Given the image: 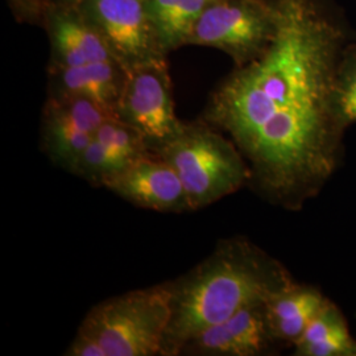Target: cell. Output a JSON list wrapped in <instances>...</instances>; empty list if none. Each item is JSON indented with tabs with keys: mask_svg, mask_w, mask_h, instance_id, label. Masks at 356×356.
I'll use <instances>...</instances> for the list:
<instances>
[{
	"mask_svg": "<svg viewBox=\"0 0 356 356\" xmlns=\"http://www.w3.org/2000/svg\"><path fill=\"white\" fill-rule=\"evenodd\" d=\"M276 1L275 38L216 86L201 119L241 151L259 197L298 211L342 161L335 81L346 35L317 0Z\"/></svg>",
	"mask_w": 356,
	"mask_h": 356,
	"instance_id": "cell-1",
	"label": "cell"
},
{
	"mask_svg": "<svg viewBox=\"0 0 356 356\" xmlns=\"http://www.w3.org/2000/svg\"><path fill=\"white\" fill-rule=\"evenodd\" d=\"M296 280L286 267L244 236L219 241L214 251L177 280L168 281L172 318L164 356H179L198 332L251 305L266 304Z\"/></svg>",
	"mask_w": 356,
	"mask_h": 356,
	"instance_id": "cell-2",
	"label": "cell"
},
{
	"mask_svg": "<svg viewBox=\"0 0 356 356\" xmlns=\"http://www.w3.org/2000/svg\"><path fill=\"white\" fill-rule=\"evenodd\" d=\"M152 153L176 170L193 211L216 204L250 182V169L241 151L202 119L185 123Z\"/></svg>",
	"mask_w": 356,
	"mask_h": 356,
	"instance_id": "cell-3",
	"label": "cell"
},
{
	"mask_svg": "<svg viewBox=\"0 0 356 356\" xmlns=\"http://www.w3.org/2000/svg\"><path fill=\"white\" fill-rule=\"evenodd\" d=\"M172 318L169 284L134 289L92 306L79 325L107 356H164Z\"/></svg>",
	"mask_w": 356,
	"mask_h": 356,
	"instance_id": "cell-4",
	"label": "cell"
},
{
	"mask_svg": "<svg viewBox=\"0 0 356 356\" xmlns=\"http://www.w3.org/2000/svg\"><path fill=\"white\" fill-rule=\"evenodd\" d=\"M277 26L276 0H216L197 22L188 45L225 51L242 66L267 49Z\"/></svg>",
	"mask_w": 356,
	"mask_h": 356,
	"instance_id": "cell-5",
	"label": "cell"
},
{
	"mask_svg": "<svg viewBox=\"0 0 356 356\" xmlns=\"http://www.w3.org/2000/svg\"><path fill=\"white\" fill-rule=\"evenodd\" d=\"M115 115L140 132L151 152L177 135L185 123L176 115L166 58L128 69Z\"/></svg>",
	"mask_w": 356,
	"mask_h": 356,
	"instance_id": "cell-6",
	"label": "cell"
},
{
	"mask_svg": "<svg viewBox=\"0 0 356 356\" xmlns=\"http://www.w3.org/2000/svg\"><path fill=\"white\" fill-rule=\"evenodd\" d=\"M126 70L166 58L148 0H83L76 6Z\"/></svg>",
	"mask_w": 356,
	"mask_h": 356,
	"instance_id": "cell-7",
	"label": "cell"
},
{
	"mask_svg": "<svg viewBox=\"0 0 356 356\" xmlns=\"http://www.w3.org/2000/svg\"><path fill=\"white\" fill-rule=\"evenodd\" d=\"M115 115L89 98L49 94L41 123V149L54 165L73 173L98 128Z\"/></svg>",
	"mask_w": 356,
	"mask_h": 356,
	"instance_id": "cell-8",
	"label": "cell"
},
{
	"mask_svg": "<svg viewBox=\"0 0 356 356\" xmlns=\"http://www.w3.org/2000/svg\"><path fill=\"white\" fill-rule=\"evenodd\" d=\"M103 188L141 209L175 214L193 211L176 170L152 152L110 178Z\"/></svg>",
	"mask_w": 356,
	"mask_h": 356,
	"instance_id": "cell-9",
	"label": "cell"
},
{
	"mask_svg": "<svg viewBox=\"0 0 356 356\" xmlns=\"http://www.w3.org/2000/svg\"><path fill=\"white\" fill-rule=\"evenodd\" d=\"M266 304L244 307L216 325L198 332L179 353L191 356H260L279 344L272 337Z\"/></svg>",
	"mask_w": 356,
	"mask_h": 356,
	"instance_id": "cell-10",
	"label": "cell"
},
{
	"mask_svg": "<svg viewBox=\"0 0 356 356\" xmlns=\"http://www.w3.org/2000/svg\"><path fill=\"white\" fill-rule=\"evenodd\" d=\"M149 152L140 132L114 116L98 128L72 175L103 188L110 178Z\"/></svg>",
	"mask_w": 356,
	"mask_h": 356,
	"instance_id": "cell-11",
	"label": "cell"
},
{
	"mask_svg": "<svg viewBox=\"0 0 356 356\" xmlns=\"http://www.w3.org/2000/svg\"><path fill=\"white\" fill-rule=\"evenodd\" d=\"M53 66L116 61L97 28L76 6L61 4L49 17Z\"/></svg>",
	"mask_w": 356,
	"mask_h": 356,
	"instance_id": "cell-12",
	"label": "cell"
},
{
	"mask_svg": "<svg viewBox=\"0 0 356 356\" xmlns=\"http://www.w3.org/2000/svg\"><path fill=\"white\" fill-rule=\"evenodd\" d=\"M126 76L127 70L118 61L89 63L81 66L51 65L49 94L89 98L115 115Z\"/></svg>",
	"mask_w": 356,
	"mask_h": 356,
	"instance_id": "cell-13",
	"label": "cell"
},
{
	"mask_svg": "<svg viewBox=\"0 0 356 356\" xmlns=\"http://www.w3.org/2000/svg\"><path fill=\"white\" fill-rule=\"evenodd\" d=\"M329 298L313 285L298 284L277 293L266 302L272 337L279 346H294Z\"/></svg>",
	"mask_w": 356,
	"mask_h": 356,
	"instance_id": "cell-14",
	"label": "cell"
},
{
	"mask_svg": "<svg viewBox=\"0 0 356 356\" xmlns=\"http://www.w3.org/2000/svg\"><path fill=\"white\" fill-rule=\"evenodd\" d=\"M293 348L297 356H356V339L342 310L327 300Z\"/></svg>",
	"mask_w": 356,
	"mask_h": 356,
	"instance_id": "cell-15",
	"label": "cell"
},
{
	"mask_svg": "<svg viewBox=\"0 0 356 356\" xmlns=\"http://www.w3.org/2000/svg\"><path fill=\"white\" fill-rule=\"evenodd\" d=\"M216 0H148L153 23L166 54L189 44L193 29Z\"/></svg>",
	"mask_w": 356,
	"mask_h": 356,
	"instance_id": "cell-16",
	"label": "cell"
},
{
	"mask_svg": "<svg viewBox=\"0 0 356 356\" xmlns=\"http://www.w3.org/2000/svg\"><path fill=\"white\" fill-rule=\"evenodd\" d=\"M335 106L344 127L356 123V47L344 49L337 72Z\"/></svg>",
	"mask_w": 356,
	"mask_h": 356,
	"instance_id": "cell-17",
	"label": "cell"
},
{
	"mask_svg": "<svg viewBox=\"0 0 356 356\" xmlns=\"http://www.w3.org/2000/svg\"><path fill=\"white\" fill-rule=\"evenodd\" d=\"M66 356H107L99 342L85 331L76 330V337L65 350Z\"/></svg>",
	"mask_w": 356,
	"mask_h": 356,
	"instance_id": "cell-18",
	"label": "cell"
},
{
	"mask_svg": "<svg viewBox=\"0 0 356 356\" xmlns=\"http://www.w3.org/2000/svg\"><path fill=\"white\" fill-rule=\"evenodd\" d=\"M13 3L19 7H23L26 10H32L38 7V0H13Z\"/></svg>",
	"mask_w": 356,
	"mask_h": 356,
	"instance_id": "cell-19",
	"label": "cell"
},
{
	"mask_svg": "<svg viewBox=\"0 0 356 356\" xmlns=\"http://www.w3.org/2000/svg\"><path fill=\"white\" fill-rule=\"evenodd\" d=\"M83 0H61V4H69V6H78Z\"/></svg>",
	"mask_w": 356,
	"mask_h": 356,
	"instance_id": "cell-20",
	"label": "cell"
}]
</instances>
